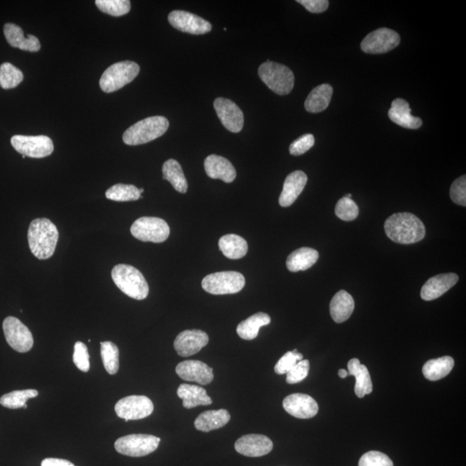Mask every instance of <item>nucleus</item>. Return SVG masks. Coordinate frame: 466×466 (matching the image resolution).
<instances>
[{"instance_id":"obj_1","label":"nucleus","mask_w":466,"mask_h":466,"mask_svg":"<svg viewBox=\"0 0 466 466\" xmlns=\"http://www.w3.org/2000/svg\"><path fill=\"white\" fill-rule=\"evenodd\" d=\"M384 230L389 240L402 245L421 241L426 235L423 223L416 215L410 213L392 215L385 221Z\"/></svg>"},{"instance_id":"obj_2","label":"nucleus","mask_w":466,"mask_h":466,"mask_svg":"<svg viewBox=\"0 0 466 466\" xmlns=\"http://www.w3.org/2000/svg\"><path fill=\"white\" fill-rule=\"evenodd\" d=\"M59 240V232L48 218H35L28 230V242L31 253L40 260L53 256Z\"/></svg>"},{"instance_id":"obj_3","label":"nucleus","mask_w":466,"mask_h":466,"mask_svg":"<svg viewBox=\"0 0 466 466\" xmlns=\"http://www.w3.org/2000/svg\"><path fill=\"white\" fill-rule=\"evenodd\" d=\"M114 284L123 294L135 300L142 301L148 296L150 289L145 277L135 267L118 265L111 270Z\"/></svg>"},{"instance_id":"obj_4","label":"nucleus","mask_w":466,"mask_h":466,"mask_svg":"<svg viewBox=\"0 0 466 466\" xmlns=\"http://www.w3.org/2000/svg\"><path fill=\"white\" fill-rule=\"evenodd\" d=\"M170 122L163 116L143 119L125 131L123 141L127 145H140L155 140L168 131Z\"/></svg>"},{"instance_id":"obj_5","label":"nucleus","mask_w":466,"mask_h":466,"mask_svg":"<svg viewBox=\"0 0 466 466\" xmlns=\"http://www.w3.org/2000/svg\"><path fill=\"white\" fill-rule=\"evenodd\" d=\"M259 77L262 82L279 95L289 94L294 89V75L292 70L280 63L267 61L259 67Z\"/></svg>"},{"instance_id":"obj_6","label":"nucleus","mask_w":466,"mask_h":466,"mask_svg":"<svg viewBox=\"0 0 466 466\" xmlns=\"http://www.w3.org/2000/svg\"><path fill=\"white\" fill-rule=\"evenodd\" d=\"M140 71L136 62L123 61L109 67L99 79V86L105 93H113L133 82Z\"/></svg>"},{"instance_id":"obj_7","label":"nucleus","mask_w":466,"mask_h":466,"mask_svg":"<svg viewBox=\"0 0 466 466\" xmlns=\"http://www.w3.org/2000/svg\"><path fill=\"white\" fill-rule=\"evenodd\" d=\"M202 288L206 292L222 296L240 292L245 285V278L236 272L210 274L203 279Z\"/></svg>"},{"instance_id":"obj_8","label":"nucleus","mask_w":466,"mask_h":466,"mask_svg":"<svg viewBox=\"0 0 466 466\" xmlns=\"http://www.w3.org/2000/svg\"><path fill=\"white\" fill-rule=\"evenodd\" d=\"M160 441V438L150 434H130L119 438L114 445L118 453L138 457L149 455L155 452Z\"/></svg>"},{"instance_id":"obj_9","label":"nucleus","mask_w":466,"mask_h":466,"mask_svg":"<svg viewBox=\"0 0 466 466\" xmlns=\"http://www.w3.org/2000/svg\"><path fill=\"white\" fill-rule=\"evenodd\" d=\"M131 233L143 242L162 243L168 240L170 229L168 223L162 218L142 217L131 226Z\"/></svg>"},{"instance_id":"obj_10","label":"nucleus","mask_w":466,"mask_h":466,"mask_svg":"<svg viewBox=\"0 0 466 466\" xmlns=\"http://www.w3.org/2000/svg\"><path fill=\"white\" fill-rule=\"evenodd\" d=\"M3 330L8 345L16 352L25 353L33 348V333L18 318L7 317L3 322Z\"/></svg>"},{"instance_id":"obj_11","label":"nucleus","mask_w":466,"mask_h":466,"mask_svg":"<svg viewBox=\"0 0 466 466\" xmlns=\"http://www.w3.org/2000/svg\"><path fill=\"white\" fill-rule=\"evenodd\" d=\"M11 143L18 153L31 158L49 157L54 151L53 141L47 136L16 135L11 138Z\"/></svg>"},{"instance_id":"obj_12","label":"nucleus","mask_w":466,"mask_h":466,"mask_svg":"<svg viewBox=\"0 0 466 466\" xmlns=\"http://www.w3.org/2000/svg\"><path fill=\"white\" fill-rule=\"evenodd\" d=\"M153 410V402L145 396H126L115 405L117 416L126 422L145 419L152 414Z\"/></svg>"},{"instance_id":"obj_13","label":"nucleus","mask_w":466,"mask_h":466,"mask_svg":"<svg viewBox=\"0 0 466 466\" xmlns=\"http://www.w3.org/2000/svg\"><path fill=\"white\" fill-rule=\"evenodd\" d=\"M400 42V35L395 30L381 28L366 35L361 49L367 54H384L395 49Z\"/></svg>"},{"instance_id":"obj_14","label":"nucleus","mask_w":466,"mask_h":466,"mask_svg":"<svg viewBox=\"0 0 466 466\" xmlns=\"http://www.w3.org/2000/svg\"><path fill=\"white\" fill-rule=\"evenodd\" d=\"M169 22L175 29L192 35H204L212 30L209 21L185 11H173L169 15Z\"/></svg>"},{"instance_id":"obj_15","label":"nucleus","mask_w":466,"mask_h":466,"mask_svg":"<svg viewBox=\"0 0 466 466\" xmlns=\"http://www.w3.org/2000/svg\"><path fill=\"white\" fill-rule=\"evenodd\" d=\"M213 106L218 118L225 128L238 133L244 126V114L236 104L230 99L217 98L213 102Z\"/></svg>"},{"instance_id":"obj_16","label":"nucleus","mask_w":466,"mask_h":466,"mask_svg":"<svg viewBox=\"0 0 466 466\" xmlns=\"http://www.w3.org/2000/svg\"><path fill=\"white\" fill-rule=\"evenodd\" d=\"M209 337L201 330H185L175 338L174 350L181 357H190L209 344Z\"/></svg>"},{"instance_id":"obj_17","label":"nucleus","mask_w":466,"mask_h":466,"mask_svg":"<svg viewBox=\"0 0 466 466\" xmlns=\"http://www.w3.org/2000/svg\"><path fill=\"white\" fill-rule=\"evenodd\" d=\"M282 406L287 413L298 419H310L318 411L316 401L306 394L296 393L287 396Z\"/></svg>"},{"instance_id":"obj_18","label":"nucleus","mask_w":466,"mask_h":466,"mask_svg":"<svg viewBox=\"0 0 466 466\" xmlns=\"http://www.w3.org/2000/svg\"><path fill=\"white\" fill-rule=\"evenodd\" d=\"M235 449L241 455L257 457L267 455L272 451L273 442L262 434H246L235 443Z\"/></svg>"},{"instance_id":"obj_19","label":"nucleus","mask_w":466,"mask_h":466,"mask_svg":"<svg viewBox=\"0 0 466 466\" xmlns=\"http://www.w3.org/2000/svg\"><path fill=\"white\" fill-rule=\"evenodd\" d=\"M175 372L182 380L198 382L199 384L206 385L213 380V370L199 360H185L178 364Z\"/></svg>"},{"instance_id":"obj_20","label":"nucleus","mask_w":466,"mask_h":466,"mask_svg":"<svg viewBox=\"0 0 466 466\" xmlns=\"http://www.w3.org/2000/svg\"><path fill=\"white\" fill-rule=\"evenodd\" d=\"M457 281L459 277L454 273L438 274L426 282L421 288V297L427 301L436 300L451 289Z\"/></svg>"},{"instance_id":"obj_21","label":"nucleus","mask_w":466,"mask_h":466,"mask_svg":"<svg viewBox=\"0 0 466 466\" xmlns=\"http://www.w3.org/2000/svg\"><path fill=\"white\" fill-rule=\"evenodd\" d=\"M308 177L304 171L296 170L287 177L282 189L279 204L282 207H288L297 200L299 195L304 191Z\"/></svg>"},{"instance_id":"obj_22","label":"nucleus","mask_w":466,"mask_h":466,"mask_svg":"<svg viewBox=\"0 0 466 466\" xmlns=\"http://www.w3.org/2000/svg\"><path fill=\"white\" fill-rule=\"evenodd\" d=\"M206 173L210 178L220 179L226 182H233L237 177L236 170L226 158L217 155H210L206 158Z\"/></svg>"},{"instance_id":"obj_23","label":"nucleus","mask_w":466,"mask_h":466,"mask_svg":"<svg viewBox=\"0 0 466 466\" xmlns=\"http://www.w3.org/2000/svg\"><path fill=\"white\" fill-rule=\"evenodd\" d=\"M389 117L390 121L404 128L416 130L422 126L421 119L413 116L409 104L404 99L393 101L389 111Z\"/></svg>"},{"instance_id":"obj_24","label":"nucleus","mask_w":466,"mask_h":466,"mask_svg":"<svg viewBox=\"0 0 466 466\" xmlns=\"http://www.w3.org/2000/svg\"><path fill=\"white\" fill-rule=\"evenodd\" d=\"M4 34L11 47L30 52H38L41 49L38 38L33 35H28L26 38L21 28L14 23H6L4 27Z\"/></svg>"},{"instance_id":"obj_25","label":"nucleus","mask_w":466,"mask_h":466,"mask_svg":"<svg viewBox=\"0 0 466 466\" xmlns=\"http://www.w3.org/2000/svg\"><path fill=\"white\" fill-rule=\"evenodd\" d=\"M177 396L182 400L183 407L188 409L213 404V400L207 396L206 390L201 386L181 384L177 389Z\"/></svg>"},{"instance_id":"obj_26","label":"nucleus","mask_w":466,"mask_h":466,"mask_svg":"<svg viewBox=\"0 0 466 466\" xmlns=\"http://www.w3.org/2000/svg\"><path fill=\"white\" fill-rule=\"evenodd\" d=\"M230 420L231 416L226 409L209 410L196 418L194 427L199 431L209 433L225 427Z\"/></svg>"},{"instance_id":"obj_27","label":"nucleus","mask_w":466,"mask_h":466,"mask_svg":"<svg viewBox=\"0 0 466 466\" xmlns=\"http://www.w3.org/2000/svg\"><path fill=\"white\" fill-rule=\"evenodd\" d=\"M355 304L352 296L345 290H340L333 296L330 304V314L336 323L348 321L352 316Z\"/></svg>"},{"instance_id":"obj_28","label":"nucleus","mask_w":466,"mask_h":466,"mask_svg":"<svg viewBox=\"0 0 466 466\" xmlns=\"http://www.w3.org/2000/svg\"><path fill=\"white\" fill-rule=\"evenodd\" d=\"M349 376L356 378L354 392L357 397L362 398L372 392L373 385L370 372L365 365H361L357 358H353L348 362Z\"/></svg>"},{"instance_id":"obj_29","label":"nucleus","mask_w":466,"mask_h":466,"mask_svg":"<svg viewBox=\"0 0 466 466\" xmlns=\"http://www.w3.org/2000/svg\"><path fill=\"white\" fill-rule=\"evenodd\" d=\"M318 253L316 250L302 247L294 250L287 259V268L292 272H304L316 264Z\"/></svg>"},{"instance_id":"obj_30","label":"nucleus","mask_w":466,"mask_h":466,"mask_svg":"<svg viewBox=\"0 0 466 466\" xmlns=\"http://www.w3.org/2000/svg\"><path fill=\"white\" fill-rule=\"evenodd\" d=\"M333 89L329 84H322L314 89L305 101L309 113H318L328 109L333 97Z\"/></svg>"},{"instance_id":"obj_31","label":"nucleus","mask_w":466,"mask_h":466,"mask_svg":"<svg viewBox=\"0 0 466 466\" xmlns=\"http://www.w3.org/2000/svg\"><path fill=\"white\" fill-rule=\"evenodd\" d=\"M272 321L269 314L257 313L240 322L237 326V333L243 340H253L258 335L262 326L269 325Z\"/></svg>"},{"instance_id":"obj_32","label":"nucleus","mask_w":466,"mask_h":466,"mask_svg":"<svg viewBox=\"0 0 466 466\" xmlns=\"http://www.w3.org/2000/svg\"><path fill=\"white\" fill-rule=\"evenodd\" d=\"M218 246L224 256L232 260L244 257L248 252L245 240L236 234H227L221 238Z\"/></svg>"},{"instance_id":"obj_33","label":"nucleus","mask_w":466,"mask_h":466,"mask_svg":"<svg viewBox=\"0 0 466 466\" xmlns=\"http://www.w3.org/2000/svg\"><path fill=\"white\" fill-rule=\"evenodd\" d=\"M454 366L452 357L445 356L426 362L422 368V373L428 380L439 381L449 375Z\"/></svg>"},{"instance_id":"obj_34","label":"nucleus","mask_w":466,"mask_h":466,"mask_svg":"<svg viewBox=\"0 0 466 466\" xmlns=\"http://www.w3.org/2000/svg\"><path fill=\"white\" fill-rule=\"evenodd\" d=\"M163 179L171 183L173 188L179 193L186 194L188 191V182L180 163L174 159H170L162 165Z\"/></svg>"},{"instance_id":"obj_35","label":"nucleus","mask_w":466,"mask_h":466,"mask_svg":"<svg viewBox=\"0 0 466 466\" xmlns=\"http://www.w3.org/2000/svg\"><path fill=\"white\" fill-rule=\"evenodd\" d=\"M38 396V392L35 389L16 390L1 396L0 404L7 409H21L25 407L28 401Z\"/></svg>"},{"instance_id":"obj_36","label":"nucleus","mask_w":466,"mask_h":466,"mask_svg":"<svg viewBox=\"0 0 466 466\" xmlns=\"http://www.w3.org/2000/svg\"><path fill=\"white\" fill-rule=\"evenodd\" d=\"M141 194L140 190L134 185L116 184L106 190V197L114 201H134L139 200Z\"/></svg>"},{"instance_id":"obj_37","label":"nucleus","mask_w":466,"mask_h":466,"mask_svg":"<svg viewBox=\"0 0 466 466\" xmlns=\"http://www.w3.org/2000/svg\"><path fill=\"white\" fill-rule=\"evenodd\" d=\"M101 353L104 367L110 375L117 374L119 369V350L113 342L106 341L101 343Z\"/></svg>"},{"instance_id":"obj_38","label":"nucleus","mask_w":466,"mask_h":466,"mask_svg":"<svg viewBox=\"0 0 466 466\" xmlns=\"http://www.w3.org/2000/svg\"><path fill=\"white\" fill-rule=\"evenodd\" d=\"M23 74L21 70L9 62L0 66V87L3 89H11L18 87L23 82Z\"/></svg>"},{"instance_id":"obj_39","label":"nucleus","mask_w":466,"mask_h":466,"mask_svg":"<svg viewBox=\"0 0 466 466\" xmlns=\"http://www.w3.org/2000/svg\"><path fill=\"white\" fill-rule=\"evenodd\" d=\"M95 4L102 13L113 17H121L129 13L131 11L129 0H96Z\"/></svg>"},{"instance_id":"obj_40","label":"nucleus","mask_w":466,"mask_h":466,"mask_svg":"<svg viewBox=\"0 0 466 466\" xmlns=\"http://www.w3.org/2000/svg\"><path fill=\"white\" fill-rule=\"evenodd\" d=\"M336 216L344 221L356 220L360 213V209L356 202L346 196L338 201L335 207Z\"/></svg>"},{"instance_id":"obj_41","label":"nucleus","mask_w":466,"mask_h":466,"mask_svg":"<svg viewBox=\"0 0 466 466\" xmlns=\"http://www.w3.org/2000/svg\"><path fill=\"white\" fill-rule=\"evenodd\" d=\"M301 360H304V356H302V354L299 353L297 350L288 352L277 362L276 366H274V372L278 375H284V374L288 373L298 362Z\"/></svg>"},{"instance_id":"obj_42","label":"nucleus","mask_w":466,"mask_h":466,"mask_svg":"<svg viewBox=\"0 0 466 466\" xmlns=\"http://www.w3.org/2000/svg\"><path fill=\"white\" fill-rule=\"evenodd\" d=\"M358 466H394L386 454L377 451L366 453L361 457Z\"/></svg>"},{"instance_id":"obj_43","label":"nucleus","mask_w":466,"mask_h":466,"mask_svg":"<svg viewBox=\"0 0 466 466\" xmlns=\"http://www.w3.org/2000/svg\"><path fill=\"white\" fill-rule=\"evenodd\" d=\"M89 353L87 345L82 342H77L74 345L73 360L77 367L83 372H89L90 369Z\"/></svg>"},{"instance_id":"obj_44","label":"nucleus","mask_w":466,"mask_h":466,"mask_svg":"<svg viewBox=\"0 0 466 466\" xmlns=\"http://www.w3.org/2000/svg\"><path fill=\"white\" fill-rule=\"evenodd\" d=\"M310 369L309 361L306 360L298 362L294 367L287 373V382L289 384H299L309 375Z\"/></svg>"},{"instance_id":"obj_45","label":"nucleus","mask_w":466,"mask_h":466,"mask_svg":"<svg viewBox=\"0 0 466 466\" xmlns=\"http://www.w3.org/2000/svg\"><path fill=\"white\" fill-rule=\"evenodd\" d=\"M316 139L312 134L302 135L289 146V153L292 155H304L314 145Z\"/></svg>"},{"instance_id":"obj_46","label":"nucleus","mask_w":466,"mask_h":466,"mask_svg":"<svg viewBox=\"0 0 466 466\" xmlns=\"http://www.w3.org/2000/svg\"><path fill=\"white\" fill-rule=\"evenodd\" d=\"M450 195L454 203L460 206H466V177L465 175L454 181Z\"/></svg>"},{"instance_id":"obj_47","label":"nucleus","mask_w":466,"mask_h":466,"mask_svg":"<svg viewBox=\"0 0 466 466\" xmlns=\"http://www.w3.org/2000/svg\"><path fill=\"white\" fill-rule=\"evenodd\" d=\"M297 2L312 13H324L329 6L328 0H298Z\"/></svg>"},{"instance_id":"obj_48","label":"nucleus","mask_w":466,"mask_h":466,"mask_svg":"<svg viewBox=\"0 0 466 466\" xmlns=\"http://www.w3.org/2000/svg\"><path fill=\"white\" fill-rule=\"evenodd\" d=\"M41 466H75L69 460L62 459H54V457H49V459L43 460Z\"/></svg>"},{"instance_id":"obj_49","label":"nucleus","mask_w":466,"mask_h":466,"mask_svg":"<svg viewBox=\"0 0 466 466\" xmlns=\"http://www.w3.org/2000/svg\"><path fill=\"white\" fill-rule=\"evenodd\" d=\"M338 376H340V377L342 378V379H344V378H346L349 376V373H348V370H343V369H341V370H338Z\"/></svg>"},{"instance_id":"obj_50","label":"nucleus","mask_w":466,"mask_h":466,"mask_svg":"<svg viewBox=\"0 0 466 466\" xmlns=\"http://www.w3.org/2000/svg\"><path fill=\"white\" fill-rule=\"evenodd\" d=\"M139 190H140V193H141V194H143V191H145V190H143V189H139Z\"/></svg>"}]
</instances>
